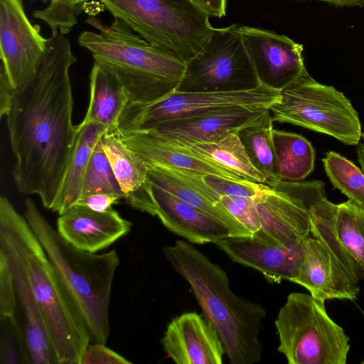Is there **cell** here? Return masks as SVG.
I'll list each match as a JSON object with an SVG mask.
<instances>
[{
  "label": "cell",
  "mask_w": 364,
  "mask_h": 364,
  "mask_svg": "<svg viewBox=\"0 0 364 364\" xmlns=\"http://www.w3.org/2000/svg\"><path fill=\"white\" fill-rule=\"evenodd\" d=\"M132 362L105 346V343L89 344L82 356L81 364H130Z\"/></svg>",
  "instance_id": "e575fe53"
},
{
  "label": "cell",
  "mask_w": 364,
  "mask_h": 364,
  "mask_svg": "<svg viewBox=\"0 0 364 364\" xmlns=\"http://www.w3.org/2000/svg\"><path fill=\"white\" fill-rule=\"evenodd\" d=\"M151 191L157 208L156 215L175 234L198 244L216 243L234 236L223 223L170 192L152 183Z\"/></svg>",
  "instance_id": "44dd1931"
},
{
  "label": "cell",
  "mask_w": 364,
  "mask_h": 364,
  "mask_svg": "<svg viewBox=\"0 0 364 364\" xmlns=\"http://www.w3.org/2000/svg\"><path fill=\"white\" fill-rule=\"evenodd\" d=\"M149 181L225 225L234 236H249L252 232L220 203L205 196L171 170L149 167Z\"/></svg>",
  "instance_id": "d4e9b609"
},
{
  "label": "cell",
  "mask_w": 364,
  "mask_h": 364,
  "mask_svg": "<svg viewBox=\"0 0 364 364\" xmlns=\"http://www.w3.org/2000/svg\"><path fill=\"white\" fill-rule=\"evenodd\" d=\"M362 136H363V140H364V134Z\"/></svg>",
  "instance_id": "b9f144b4"
},
{
  "label": "cell",
  "mask_w": 364,
  "mask_h": 364,
  "mask_svg": "<svg viewBox=\"0 0 364 364\" xmlns=\"http://www.w3.org/2000/svg\"><path fill=\"white\" fill-rule=\"evenodd\" d=\"M240 31L261 85L279 91L306 71L301 44L255 27Z\"/></svg>",
  "instance_id": "5bb4252c"
},
{
  "label": "cell",
  "mask_w": 364,
  "mask_h": 364,
  "mask_svg": "<svg viewBox=\"0 0 364 364\" xmlns=\"http://www.w3.org/2000/svg\"><path fill=\"white\" fill-rule=\"evenodd\" d=\"M102 142L124 199L132 208L156 215L146 163L129 149L114 131L106 132Z\"/></svg>",
  "instance_id": "7402d4cb"
},
{
  "label": "cell",
  "mask_w": 364,
  "mask_h": 364,
  "mask_svg": "<svg viewBox=\"0 0 364 364\" xmlns=\"http://www.w3.org/2000/svg\"><path fill=\"white\" fill-rule=\"evenodd\" d=\"M110 129L100 124L77 125L75 147L60 188L51 208L63 214L82 197L83 181L93 149L99 139Z\"/></svg>",
  "instance_id": "603a6c76"
},
{
  "label": "cell",
  "mask_w": 364,
  "mask_h": 364,
  "mask_svg": "<svg viewBox=\"0 0 364 364\" xmlns=\"http://www.w3.org/2000/svg\"><path fill=\"white\" fill-rule=\"evenodd\" d=\"M18 213L5 196L0 198V250L8 260L15 287L25 364H58L43 316L30 282L17 227Z\"/></svg>",
  "instance_id": "30bf717a"
},
{
  "label": "cell",
  "mask_w": 364,
  "mask_h": 364,
  "mask_svg": "<svg viewBox=\"0 0 364 364\" xmlns=\"http://www.w3.org/2000/svg\"><path fill=\"white\" fill-rule=\"evenodd\" d=\"M114 132L149 167H161L192 173L243 180L218 163L193 152L184 146L166 140L150 131L124 133Z\"/></svg>",
  "instance_id": "d6986e66"
},
{
  "label": "cell",
  "mask_w": 364,
  "mask_h": 364,
  "mask_svg": "<svg viewBox=\"0 0 364 364\" xmlns=\"http://www.w3.org/2000/svg\"><path fill=\"white\" fill-rule=\"evenodd\" d=\"M273 122L289 123L331 136L346 145L362 136L358 112L344 94L316 81L306 71L279 90L269 107Z\"/></svg>",
  "instance_id": "ba28073f"
},
{
  "label": "cell",
  "mask_w": 364,
  "mask_h": 364,
  "mask_svg": "<svg viewBox=\"0 0 364 364\" xmlns=\"http://www.w3.org/2000/svg\"><path fill=\"white\" fill-rule=\"evenodd\" d=\"M216 200L225 207L252 234L260 229V220L253 197L247 198L239 195H220L217 196Z\"/></svg>",
  "instance_id": "d6a6232c"
},
{
  "label": "cell",
  "mask_w": 364,
  "mask_h": 364,
  "mask_svg": "<svg viewBox=\"0 0 364 364\" xmlns=\"http://www.w3.org/2000/svg\"><path fill=\"white\" fill-rule=\"evenodd\" d=\"M60 236L74 247L95 253L127 235L132 224L112 208L97 212L74 205L57 220Z\"/></svg>",
  "instance_id": "ac0fdd59"
},
{
  "label": "cell",
  "mask_w": 364,
  "mask_h": 364,
  "mask_svg": "<svg viewBox=\"0 0 364 364\" xmlns=\"http://www.w3.org/2000/svg\"><path fill=\"white\" fill-rule=\"evenodd\" d=\"M151 46L186 63L208 41L209 16L191 0H99Z\"/></svg>",
  "instance_id": "8992f818"
},
{
  "label": "cell",
  "mask_w": 364,
  "mask_h": 364,
  "mask_svg": "<svg viewBox=\"0 0 364 364\" xmlns=\"http://www.w3.org/2000/svg\"><path fill=\"white\" fill-rule=\"evenodd\" d=\"M102 137L92 153L83 181L82 197L95 193H106L124 199V195L103 149Z\"/></svg>",
  "instance_id": "f546056e"
},
{
  "label": "cell",
  "mask_w": 364,
  "mask_h": 364,
  "mask_svg": "<svg viewBox=\"0 0 364 364\" xmlns=\"http://www.w3.org/2000/svg\"><path fill=\"white\" fill-rule=\"evenodd\" d=\"M28 223L79 306L91 342L106 343L110 332L109 309L119 257L116 250L95 255L65 241L30 198L25 200Z\"/></svg>",
  "instance_id": "277c9868"
},
{
  "label": "cell",
  "mask_w": 364,
  "mask_h": 364,
  "mask_svg": "<svg viewBox=\"0 0 364 364\" xmlns=\"http://www.w3.org/2000/svg\"><path fill=\"white\" fill-rule=\"evenodd\" d=\"M272 123L268 109L260 118L237 131L240 141L250 162L268 179V182L274 180L275 154Z\"/></svg>",
  "instance_id": "83f0119b"
},
{
  "label": "cell",
  "mask_w": 364,
  "mask_h": 364,
  "mask_svg": "<svg viewBox=\"0 0 364 364\" xmlns=\"http://www.w3.org/2000/svg\"><path fill=\"white\" fill-rule=\"evenodd\" d=\"M166 354L177 364H221L225 349L213 325L203 315L184 313L168 325L163 338Z\"/></svg>",
  "instance_id": "2e32d148"
},
{
  "label": "cell",
  "mask_w": 364,
  "mask_h": 364,
  "mask_svg": "<svg viewBox=\"0 0 364 364\" xmlns=\"http://www.w3.org/2000/svg\"><path fill=\"white\" fill-rule=\"evenodd\" d=\"M17 227L30 282L58 364H81L91 342L82 312L24 215H18Z\"/></svg>",
  "instance_id": "5b68a950"
},
{
  "label": "cell",
  "mask_w": 364,
  "mask_h": 364,
  "mask_svg": "<svg viewBox=\"0 0 364 364\" xmlns=\"http://www.w3.org/2000/svg\"><path fill=\"white\" fill-rule=\"evenodd\" d=\"M121 199L106 193H95L82 196L75 205H82L97 212H105Z\"/></svg>",
  "instance_id": "d590c367"
},
{
  "label": "cell",
  "mask_w": 364,
  "mask_h": 364,
  "mask_svg": "<svg viewBox=\"0 0 364 364\" xmlns=\"http://www.w3.org/2000/svg\"><path fill=\"white\" fill-rule=\"evenodd\" d=\"M275 154L274 180L303 181L314 170L315 150L302 135L272 130Z\"/></svg>",
  "instance_id": "484cf974"
},
{
  "label": "cell",
  "mask_w": 364,
  "mask_h": 364,
  "mask_svg": "<svg viewBox=\"0 0 364 364\" xmlns=\"http://www.w3.org/2000/svg\"><path fill=\"white\" fill-rule=\"evenodd\" d=\"M325 301L311 294H289L275 326L278 350L289 364H346L349 337L328 315Z\"/></svg>",
  "instance_id": "52a82bcc"
},
{
  "label": "cell",
  "mask_w": 364,
  "mask_h": 364,
  "mask_svg": "<svg viewBox=\"0 0 364 364\" xmlns=\"http://www.w3.org/2000/svg\"><path fill=\"white\" fill-rule=\"evenodd\" d=\"M268 109L259 106L230 107L165 122L145 131L179 145L205 142L218 135L237 132L260 118Z\"/></svg>",
  "instance_id": "ffe728a7"
},
{
  "label": "cell",
  "mask_w": 364,
  "mask_h": 364,
  "mask_svg": "<svg viewBox=\"0 0 364 364\" xmlns=\"http://www.w3.org/2000/svg\"><path fill=\"white\" fill-rule=\"evenodd\" d=\"M165 257L189 284L204 317L218 332L232 364H254L262 358L259 334L264 308L236 295L226 272L193 245L177 240L163 247Z\"/></svg>",
  "instance_id": "7a4b0ae2"
},
{
  "label": "cell",
  "mask_w": 364,
  "mask_h": 364,
  "mask_svg": "<svg viewBox=\"0 0 364 364\" xmlns=\"http://www.w3.org/2000/svg\"><path fill=\"white\" fill-rule=\"evenodd\" d=\"M358 161L364 172V144H359L357 149Z\"/></svg>",
  "instance_id": "ab89813d"
},
{
  "label": "cell",
  "mask_w": 364,
  "mask_h": 364,
  "mask_svg": "<svg viewBox=\"0 0 364 364\" xmlns=\"http://www.w3.org/2000/svg\"><path fill=\"white\" fill-rule=\"evenodd\" d=\"M85 22L97 32L82 31L78 44L119 80L129 103H151L175 91L185 63L149 44L119 18L110 24L96 17Z\"/></svg>",
  "instance_id": "3957f363"
},
{
  "label": "cell",
  "mask_w": 364,
  "mask_h": 364,
  "mask_svg": "<svg viewBox=\"0 0 364 364\" xmlns=\"http://www.w3.org/2000/svg\"><path fill=\"white\" fill-rule=\"evenodd\" d=\"M76 61L68 38L51 36L33 77L15 90L6 116L16 186L24 194L39 196L50 210L76 141L70 77Z\"/></svg>",
  "instance_id": "6da1fadb"
},
{
  "label": "cell",
  "mask_w": 364,
  "mask_h": 364,
  "mask_svg": "<svg viewBox=\"0 0 364 364\" xmlns=\"http://www.w3.org/2000/svg\"><path fill=\"white\" fill-rule=\"evenodd\" d=\"M279 97V90L263 85L252 90L237 92L174 91L151 103H129L120 114L114 131L124 133L149 130L165 122L234 107H269Z\"/></svg>",
  "instance_id": "8fae6325"
},
{
  "label": "cell",
  "mask_w": 364,
  "mask_h": 364,
  "mask_svg": "<svg viewBox=\"0 0 364 364\" xmlns=\"http://www.w3.org/2000/svg\"><path fill=\"white\" fill-rule=\"evenodd\" d=\"M181 146L218 163L243 180L264 184L268 183V179L250 162L240 141L237 132L218 135L209 141Z\"/></svg>",
  "instance_id": "4316f807"
},
{
  "label": "cell",
  "mask_w": 364,
  "mask_h": 364,
  "mask_svg": "<svg viewBox=\"0 0 364 364\" xmlns=\"http://www.w3.org/2000/svg\"><path fill=\"white\" fill-rule=\"evenodd\" d=\"M88 0H75V4H76V6H80V5L85 4V2H87Z\"/></svg>",
  "instance_id": "60d3db41"
},
{
  "label": "cell",
  "mask_w": 364,
  "mask_h": 364,
  "mask_svg": "<svg viewBox=\"0 0 364 364\" xmlns=\"http://www.w3.org/2000/svg\"><path fill=\"white\" fill-rule=\"evenodd\" d=\"M32 1H36V0H32ZM43 1H45L46 0H43ZM49 1H50V0H49Z\"/></svg>",
  "instance_id": "7bdbcfd3"
},
{
  "label": "cell",
  "mask_w": 364,
  "mask_h": 364,
  "mask_svg": "<svg viewBox=\"0 0 364 364\" xmlns=\"http://www.w3.org/2000/svg\"><path fill=\"white\" fill-rule=\"evenodd\" d=\"M234 262L260 272L270 283L291 282L302 259L301 243L272 244L254 235L230 236L215 243Z\"/></svg>",
  "instance_id": "e0dca14e"
},
{
  "label": "cell",
  "mask_w": 364,
  "mask_h": 364,
  "mask_svg": "<svg viewBox=\"0 0 364 364\" xmlns=\"http://www.w3.org/2000/svg\"><path fill=\"white\" fill-rule=\"evenodd\" d=\"M325 171L334 188L353 203L364 208V172L347 158L333 151L322 159Z\"/></svg>",
  "instance_id": "f1b7e54d"
},
{
  "label": "cell",
  "mask_w": 364,
  "mask_h": 364,
  "mask_svg": "<svg viewBox=\"0 0 364 364\" xmlns=\"http://www.w3.org/2000/svg\"><path fill=\"white\" fill-rule=\"evenodd\" d=\"M15 92L3 68H0V116H6Z\"/></svg>",
  "instance_id": "8d00e7d4"
},
{
  "label": "cell",
  "mask_w": 364,
  "mask_h": 364,
  "mask_svg": "<svg viewBox=\"0 0 364 364\" xmlns=\"http://www.w3.org/2000/svg\"><path fill=\"white\" fill-rule=\"evenodd\" d=\"M334 4L337 6H364V0H317Z\"/></svg>",
  "instance_id": "f35d334b"
},
{
  "label": "cell",
  "mask_w": 364,
  "mask_h": 364,
  "mask_svg": "<svg viewBox=\"0 0 364 364\" xmlns=\"http://www.w3.org/2000/svg\"><path fill=\"white\" fill-rule=\"evenodd\" d=\"M48 44L41 27L29 21L21 0H0L1 67L15 90L33 77Z\"/></svg>",
  "instance_id": "4fadbf2b"
},
{
  "label": "cell",
  "mask_w": 364,
  "mask_h": 364,
  "mask_svg": "<svg viewBox=\"0 0 364 364\" xmlns=\"http://www.w3.org/2000/svg\"><path fill=\"white\" fill-rule=\"evenodd\" d=\"M240 26L213 28L202 49L185 63L179 92H237L260 85Z\"/></svg>",
  "instance_id": "9c48e42d"
},
{
  "label": "cell",
  "mask_w": 364,
  "mask_h": 364,
  "mask_svg": "<svg viewBox=\"0 0 364 364\" xmlns=\"http://www.w3.org/2000/svg\"><path fill=\"white\" fill-rule=\"evenodd\" d=\"M302 259L298 274L292 282L305 287L315 299H357L359 282L320 240L311 236L301 242Z\"/></svg>",
  "instance_id": "9a60e30c"
},
{
  "label": "cell",
  "mask_w": 364,
  "mask_h": 364,
  "mask_svg": "<svg viewBox=\"0 0 364 364\" xmlns=\"http://www.w3.org/2000/svg\"><path fill=\"white\" fill-rule=\"evenodd\" d=\"M16 297L11 271L0 250V319L12 317L16 311Z\"/></svg>",
  "instance_id": "836d02e7"
},
{
  "label": "cell",
  "mask_w": 364,
  "mask_h": 364,
  "mask_svg": "<svg viewBox=\"0 0 364 364\" xmlns=\"http://www.w3.org/2000/svg\"><path fill=\"white\" fill-rule=\"evenodd\" d=\"M209 16L221 18L226 15L227 0H191Z\"/></svg>",
  "instance_id": "74e56055"
},
{
  "label": "cell",
  "mask_w": 364,
  "mask_h": 364,
  "mask_svg": "<svg viewBox=\"0 0 364 364\" xmlns=\"http://www.w3.org/2000/svg\"><path fill=\"white\" fill-rule=\"evenodd\" d=\"M1 364H25L22 333L15 316L0 319Z\"/></svg>",
  "instance_id": "1f68e13d"
},
{
  "label": "cell",
  "mask_w": 364,
  "mask_h": 364,
  "mask_svg": "<svg viewBox=\"0 0 364 364\" xmlns=\"http://www.w3.org/2000/svg\"><path fill=\"white\" fill-rule=\"evenodd\" d=\"M310 235L323 243L358 282L364 279V208L327 197L311 206Z\"/></svg>",
  "instance_id": "7c38bea8"
},
{
  "label": "cell",
  "mask_w": 364,
  "mask_h": 364,
  "mask_svg": "<svg viewBox=\"0 0 364 364\" xmlns=\"http://www.w3.org/2000/svg\"><path fill=\"white\" fill-rule=\"evenodd\" d=\"M129 102L128 95L119 80L94 63L90 75L88 108L80 124H100L112 131Z\"/></svg>",
  "instance_id": "cb8c5ba5"
},
{
  "label": "cell",
  "mask_w": 364,
  "mask_h": 364,
  "mask_svg": "<svg viewBox=\"0 0 364 364\" xmlns=\"http://www.w3.org/2000/svg\"><path fill=\"white\" fill-rule=\"evenodd\" d=\"M75 0H50L49 5L35 10L33 16L44 21L51 29L52 35L65 36L77 23Z\"/></svg>",
  "instance_id": "4dcf8cb0"
}]
</instances>
